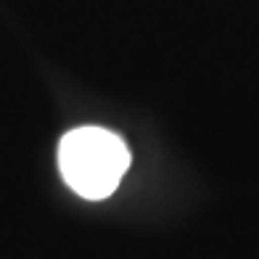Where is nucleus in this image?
I'll list each match as a JSON object with an SVG mask.
<instances>
[{
    "label": "nucleus",
    "instance_id": "f257e3e1",
    "mask_svg": "<svg viewBox=\"0 0 259 259\" xmlns=\"http://www.w3.org/2000/svg\"><path fill=\"white\" fill-rule=\"evenodd\" d=\"M130 167L127 143L103 127L69 130L58 143V169L74 193L90 201L111 196Z\"/></svg>",
    "mask_w": 259,
    "mask_h": 259
}]
</instances>
